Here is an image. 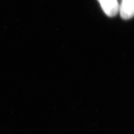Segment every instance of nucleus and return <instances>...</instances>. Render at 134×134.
<instances>
[{
	"label": "nucleus",
	"mask_w": 134,
	"mask_h": 134,
	"mask_svg": "<svg viewBox=\"0 0 134 134\" xmlns=\"http://www.w3.org/2000/svg\"><path fill=\"white\" fill-rule=\"evenodd\" d=\"M105 14L109 17H114L119 10L117 0H98Z\"/></svg>",
	"instance_id": "f257e3e1"
},
{
	"label": "nucleus",
	"mask_w": 134,
	"mask_h": 134,
	"mask_svg": "<svg viewBox=\"0 0 134 134\" xmlns=\"http://www.w3.org/2000/svg\"><path fill=\"white\" fill-rule=\"evenodd\" d=\"M134 12L133 0H122L120 7L121 16L124 20L132 18Z\"/></svg>",
	"instance_id": "f03ea898"
}]
</instances>
